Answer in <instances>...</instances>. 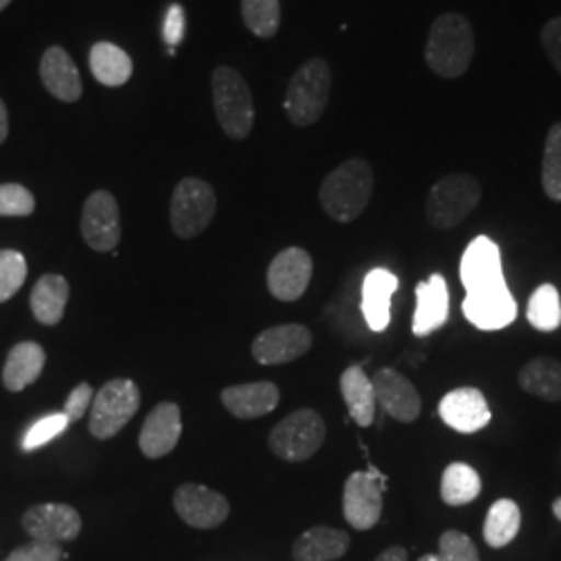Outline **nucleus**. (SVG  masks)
Wrapping results in <instances>:
<instances>
[{
  "mask_svg": "<svg viewBox=\"0 0 561 561\" xmlns=\"http://www.w3.org/2000/svg\"><path fill=\"white\" fill-rule=\"evenodd\" d=\"M522 389L545 401H561V362L541 356L528 362L518 375Z\"/></svg>",
  "mask_w": 561,
  "mask_h": 561,
  "instance_id": "29",
  "label": "nucleus"
},
{
  "mask_svg": "<svg viewBox=\"0 0 561 561\" xmlns=\"http://www.w3.org/2000/svg\"><path fill=\"white\" fill-rule=\"evenodd\" d=\"M185 36V11L181 4H171L162 21V38L169 48H178Z\"/></svg>",
  "mask_w": 561,
  "mask_h": 561,
  "instance_id": "41",
  "label": "nucleus"
},
{
  "mask_svg": "<svg viewBox=\"0 0 561 561\" xmlns=\"http://www.w3.org/2000/svg\"><path fill=\"white\" fill-rule=\"evenodd\" d=\"M94 400V389L90 382H80L65 401V416L69 419V422H78L83 419V414L88 412V408L92 405Z\"/></svg>",
  "mask_w": 561,
  "mask_h": 561,
  "instance_id": "40",
  "label": "nucleus"
},
{
  "mask_svg": "<svg viewBox=\"0 0 561 561\" xmlns=\"http://www.w3.org/2000/svg\"><path fill=\"white\" fill-rule=\"evenodd\" d=\"M327 439V426L321 414L308 408L285 416L271 431L268 447L285 461L310 460Z\"/></svg>",
  "mask_w": 561,
  "mask_h": 561,
  "instance_id": "7",
  "label": "nucleus"
},
{
  "mask_svg": "<svg viewBox=\"0 0 561 561\" xmlns=\"http://www.w3.org/2000/svg\"><path fill=\"white\" fill-rule=\"evenodd\" d=\"M181 410L173 401H162L148 416L141 426L138 445L141 454L150 460H159L169 456L181 439Z\"/></svg>",
  "mask_w": 561,
  "mask_h": 561,
  "instance_id": "16",
  "label": "nucleus"
},
{
  "mask_svg": "<svg viewBox=\"0 0 561 561\" xmlns=\"http://www.w3.org/2000/svg\"><path fill=\"white\" fill-rule=\"evenodd\" d=\"M520 524V507L516 505V502L500 500L491 505V510L486 514L484 528H482L484 541L493 549H502L516 539Z\"/></svg>",
  "mask_w": 561,
  "mask_h": 561,
  "instance_id": "31",
  "label": "nucleus"
},
{
  "mask_svg": "<svg viewBox=\"0 0 561 561\" xmlns=\"http://www.w3.org/2000/svg\"><path fill=\"white\" fill-rule=\"evenodd\" d=\"M482 482L479 472L461 461L445 468L442 477V500L447 505H468L481 495Z\"/></svg>",
  "mask_w": 561,
  "mask_h": 561,
  "instance_id": "30",
  "label": "nucleus"
},
{
  "mask_svg": "<svg viewBox=\"0 0 561 561\" xmlns=\"http://www.w3.org/2000/svg\"><path fill=\"white\" fill-rule=\"evenodd\" d=\"M439 416L449 428L470 435L491 422V410L481 389L460 387L439 401Z\"/></svg>",
  "mask_w": 561,
  "mask_h": 561,
  "instance_id": "18",
  "label": "nucleus"
},
{
  "mask_svg": "<svg viewBox=\"0 0 561 561\" xmlns=\"http://www.w3.org/2000/svg\"><path fill=\"white\" fill-rule=\"evenodd\" d=\"M541 180L547 198L561 202V123H556L547 134Z\"/></svg>",
  "mask_w": 561,
  "mask_h": 561,
  "instance_id": "34",
  "label": "nucleus"
},
{
  "mask_svg": "<svg viewBox=\"0 0 561 561\" xmlns=\"http://www.w3.org/2000/svg\"><path fill=\"white\" fill-rule=\"evenodd\" d=\"M375 561H408V551L403 547H389Z\"/></svg>",
  "mask_w": 561,
  "mask_h": 561,
  "instance_id": "43",
  "label": "nucleus"
},
{
  "mask_svg": "<svg viewBox=\"0 0 561 561\" xmlns=\"http://www.w3.org/2000/svg\"><path fill=\"white\" fill-rule=\"evenodd\" d=\"M241 15L259 38H273L280 25L279 0H241Z\"/></svg>",
  "mask_w": 561,
  "mask_h": 561,
  "instance_id": "33",
  "label": "nucleus"
},
{
  "mask_svg": "<svg viewBox=\"0 0 561 561\" xmlns=\"http://www.w3.org/2000/svg\"><path fill=\"white\" fill-rule=\"evenodd\" d=\"M69 424H71V422L65 416V412H57V414L44 416V419L34 422V424L27 428V433H25V437H23V449H25V451H34V449H38V447H44L46 443H50L53 439H57L59 435H62Z\"/></svg>",
  "mask_w": 561,
  "mask_h": 561,
  "instance_id": "36",
  "label": "nucleus"
},
{
  "mask_svg": "<svg viewBox=\"0 0 561 561\" xmlns=\"http://www.w3.org/2000/svg\"><path fill=\"white\" fill-rule=\"evenodd\" d=\"M460 279L466 294H479L505 285L502 254L495 241L481 236L466 248L460 262Z\"/></svg>",
  "mask_w": 561,
  "mask_h": 561,
  "instance_id": "14",
  "label": "nucleus"
},
{
  "mask_svg": "<svg viewBox=\"0 0 561 561\" xmlns=\"http://www.w3.org/2000/svg\"><path fill=\"white\" fill-rule=\"evenodd\" d=\"M217 196L208 181L185 178L171 196V227L181 240H192L213 222Z\"/></svg>",
  "mask_w": 561,
  "mask_h": 561,
  "instance_id": "8",
  "label": "nucleus"
},
{
  "mask_svg": "<svg viewBox=\"0 0 561 561\" xmlns=\"http://www.w3.org/2000/svg\"><path fill=\"white\" fill-rule=\"evenodd\" d=\"M279 387L271 381L233 385L221 393L222 405L241 421H254L271 414L279 405Z\"/></svg>",
  "mask_w": 561,
  "mask_h": 561,
  "instance_id": "20",
  "label": "nucleus"
},
{
  "mask_svg": "<svg viewBox=\"0 0 561 561\" xmlns=\"http://www.w3.org/2000/svg\"><path fill=\"white\" fill-rule=\"evenodd\" d=\"M341 396L347 403L350 416L360 426H370L377 412V396L373 379L364 373L362 366H350L340 379Z\"/></svg>",
  "mask_w": 561,
  "mask_h": 561,
  "instance_id": "26",
  "label": "nucleus"
},
{
  "mask_svg": "<svg viewBox=\"0 0 561 561\" xmlns=\"http://www.w3.org/2000/svg\"><path fill=\"white\" fill-rule=\"evenodd\" d=\"M551 510H553V516H556V518L561 522V497H558V500L553 502Z\"/></svg>",
  "mask_w": 561,
  "mask_h": 561,
  "instance_id": "45",
  "label": "nucleus"
},
{
  "mask_svg": "<svg viewBox=\"0 0 561 561\" xmlns=\"http://www.w3.org/2000/svg\"><path fill=\"white\" fill-rule=\"evenodd\" d=\"M541 41L547 57L553 62L558 73H561V15L542 27Z\"/></svg>",
  "mask_w": 561,
  "mask_h": 561,
  "instance_id": "42",
  "label": "nucleus"
},
{
  "mask_svg": "<svg viewBox=\"0 0 561 561\" xmlns=\"http://www.w3.org/2000/svg\"><path fill=\"white\" fill-rule=\"evenodd\" d=\"M377 403L400 422H414L421 416L422 401L416 387L396 368H381L373 377Z\"/></svg>",
  "mask_w": 561,
  "mask_h": 561,
  "instance_id": "17",
  "label": "nucleus"
},
{
  "mask_svg": "<svg viewBox=\"0 0 561 561\" xmlns=\"http://www.w3.org/2000/svg\"><path fill=\"white\" fill-rule=\"evenodd\" d=\"M312 347V333L304 324H277L252 343V356L264 366H277L298 360Z\"/></svg>",
  "mask_w": 561,
  "mask_h": 561,
  "instance_id": "15",
  "label": "nucleus"
},
{
  "mask_svg": "<svg viewBox=\"0 0 561 561\" xmlns=\"http://www.w3.org/2000/svg\"><path fill=\"white\" fill-rule=\"evenodd\" d=\"M44 364H46V352L42 350V345L34 343V341L18 343L9 352L4 368H2L4 387L13 393L23 391L32 382L38 381V377L44 370Z\"/></svg>",
  "mask_w": 561,
  "mask_h": 561,
  "instance_id": "25",
  "label": "nucleus"
},
{
  "mask_svg": "<svg viewBox=\"0 0 561 561\" xmlns=\"http://www.w3.org/2000/svg\"><path fill=\"white\" fill-rule=\"evenodd\" d=\"M175 512L192 528L210 530L229 518V502L219 491L198 482H185L173 495Z\"/></svg>",
  "mask_w": 561,
  "mask_h": 561,
  "instance_id": "11",
  "label": "nucleus"
},
{
  "mask_svg": "<svg viewBox=\"0 0 561 561\" xmlns=\"http://www.w3.org/2000/svg\"><path fill=\"white\" fill-rule=\"evenodd\" d=\"M11 4V0H0V11H4Z\"/></svg>",
  "mask_w": 561,
  "mask_h": 561,
  "instance_id": "47",
  "label": "nucleus"
},
{
  "mask_svg": "<svg viewBox=\"0 0 561 561\" xmlns=\"http://www.w3.org/2000/svg\"><path fill=\"white\" fill-rule=\"evenodd\" d=\"M62 560V549L60 545L53 542L32 541L27 545H21L15 551L9 553L4 561H60Z\"/></svg>",
  "mask_w": 561,
  "mask_h": 561,
  "instance_id": "39",
  "label": "nucleus"
},
{
  "mask_svg": "<svg viewBox=\"0 0 561 561\" xmlns=\"http://www.w3.org/2000/svg\"><path fill=\"white\" fill-rule=\"evenodd\" d=\"M331 67L324 59H310L294 73L285 94L287 117L298 127H310L324 115L331 96Z\"/></svg>",
  "mask_w": 561,
  "mask_h": 561,
  "instance_id": "3",
  "label": "nucleus"
},
{
  "mask_svg": "<svg viewBox=\"0 0 561 561\" xmlns=\"http://www.w3.org/2000/svg\"><path fill=\"white\" fill-rule=\"evenodd\" d=\"M439 561H481L472 539L460 530H447L439 539Z\"/></svg>",
  "mask_w": 561,
  "mask_h": 561,
  "instance_id": "38",
  "label": "nucleus"
},
{
  "mask_svg": "<svg viewBox=\"0 0 561 561\" xmlns=\"http://www.w3.org/2000/svg\"><path fill=\"white\" fill-rule=\"evenodd\" d=\"M23 528L32 541L60 542L73 541L81 533L80 512L67 503H41L25 512Z\"/></svg>",
  "mask_w": 561,
  "mask_h": 561,
  "instance_id": "12",
  "label": "nucleus"
},
{
  "mask_svg": "<svg viewBox=\"0 0 561 561\" xmlns=\"http://www.w3.org/2000/svg\"><path fill=\"white\" fill-rule=\"evenodd\" d=\"M69 301V283L60 275H44L32 289L30 306L36 321L55 327L62 321Z\"/></svg>",
  "mask_w": 561,
  "mask_h": 561,
  "instance_id": "27",
  "label": "nucleus"
},
{
  "mask_svg": "<svg viewBox=\"0 0 561 561\" xmlns=\"http://www.w3.org/2000/svg\"><path fill=\"white\" fill-rule=\"evenodd\" d=\"M449 319V289L439 273L431 275L416 287V312L412 321L414 335L424 337L442 329Z\"/></svg>",
  "mask_w": 561,
  "mask_h": 561,
  "instance_id": "22",
  "label": "nucleus"
},
{
  "mask_svg": "<svg viewBox=\"0 0 561 561\" xmlns=\"http://www.w3.org/2000/svg\"><path fill=\"white\" fill-rule=\"evenodd\" d=\"M36 210L34 194L20 183H0V217H30Z\"/></svg>",
  "mask_w": 561,
  "mask_h": 561,
  "instance_id": "37",
  "label": "nucleus"
},
{
  "mask_svg": "<svg viewBox=\"0 0 561 561\" xmlns=\"http://www.w3.org/2000/svg\"><path fill=\"white\" fill-rule=\"evenodd\" d=\"M526 319L537 331L551 333V331L560 329L561 300L560 291H558L556 285L542 283L533 291V296L528 300Z\"/></svg>",
  "mask_w": 561,
  "mask_h": 561,
  "instance_id": "32",
  "label": "nucleus"
},
{
  "mask_svg": "<svg viewBox=\"0 0 561 561\" xmlns=\"http://www.w3.org/2000/svg\"><path fill=\"white\" fill-rule=\"evenodd\" d=\"M382 482L377 472H354L343 486V516L356 530H370L381 520Z\"/></svg>",
  "mask_w": 561,
  "mask_h": 561,
  "instance_id": "10",
  "label": "nucleus"
},
{
  "mask_svg": "<svg viewBox=\"0 0 561 561\" xmlns=\"http://www.w3.org/2000/svg\"><path fill=\"white\" fill-rule=\"evenodd\" d=\"M81 236L94 252H111L121 241V213L115 196L99 190L83 204Z\"/></svg>",
  "mask_w": 561,
  "mask_h": 561,
  "instance_id": "9",
  "label": "nucleus"
},
{
  "mask_svg": "<svg viewBox=\"0 0 561 561\" xmlns=\"http://www.w3.org/2000/svg\"><path fill=\"white\" fill-rule=\"evenodd\" d=\"M474 57V32L460 13L439 15L431 25L424 59L433 73L443 80L461 78Z\"/></svg>",
  "mask_w": 561,
  "mask_h": 561,
  "instance_id": "1",
  "label": "nucleus"
},
{
  "mask_svg": "<svg viewBox=\"0 0 561 561\" xmlns=\"http://www.w3.org/2000/svg\"><path fill=\"white\" fill-rule=\"evenodd\" d=\"M461 310L468 322L482 331L505 329L507 324L516 321L518 314V306L507 285L479 294H466Z\"/></svg>",
  "mask_w": 561,
  "mask_h": 561,
  "instance_id": "19",
  "label": "nucleus"
},
{
  "mask_svg": "<svg viewBox=\"0 0 561 561\" xmlns=\"http://www.w3.org/2000/svg\"><path fill=\"white\" fill-rule=\"evenodd\" d=\"M27 277V262L18 250H0V304L11 300Z\"/></svg>",
  "mask_w": 561,
  "mask_h": 561,
  "instance_id": "35",
  "label": "nucleus"
},
{
  "mask_svg": "<svg viewBox=\"0 0 561 561\" xmlns=\"http://www.w3.org/2000/svg\"><path fill=\"white\" fill-rule=\"evenodd\" d=\"M350 549V535L331 528L314 526L301 533L300 539L294 542L291 556L296 561H335L341 560Z\"/></svg>",
  "mask_w": 561,
  "mask_h": 561,
  "instance_id": "24",
  "label": "nucleus"
},
{
  "mask_svg": "<svg viewBox=\"0 0 561 561\" xmlns=\"http://www.w3.org/2000/svg\"><path fill=\"white\" fill-rule=\"evenodd\" d=\"M140 401V389L136 382L129 379L104 382L90 405V433L101 442L113 439L138 414Z\"/></svg>",
  "mask_w": 561,
  "mask_h": 561,
  "instance_id": "6",
  "label": "nucleus"
},
{
  "mask_svg": "<svg viewBox=\"0 0 561 561\" xmlns=\"http://www.w3.org/2000/svg\"><path fill=\"white\" fill-rule=\"evenodd\" d=\"M44 88L60 102H78L83 94L80 71L69 53L60 46H50L41 60Z\"/></svg>",
  "mask_w": 561,
  "mask_h": 561,
  "instance_id": "23",
  "label": "nucleus"
},
{
  "mask_svg": "<svg viewBox=\"0 0 561 561\" xmlns=\"http://www.w3.org/2000/svg\"><path fill=\"white\" fill-rule=\"evenodd\" d=\"M419 561H439V556H435V553H428V556H422Z\"/></svg>",
  "mask_w": 561,
  "mask_h": 561,
  "instance_id": "46",
  "label": "nucleus"
},
{
  "mask_svg": "<svg viewBox=\"0 0 561 561\" xmlns=\"http://www.w3.org/2000/svg\"><path fill=\"white\" fill-rule=\"evenodd\" d=\"M7 136H9V113L4 102L0 101V144L7 140Z\"/></svg>",
  "mask_w": 561,
  "mask_h": 561,
  "instance_id": "44",
  "label": "nucleus"
},
{
  "mask_svg": "<svg viewBox=\"0 0 561 561\" xmlns=\"http://www.w3.org/2000/svg\"><path fill=\"white\" fill-rule=\"evenodd\" d=\"M375 175L364 159H350L333 169L321 185L322 210L337 222H352L373 198Z\"/></svg>",
  "mask_w": 561,
  "mask_h": 561,
  "instance_id": "2",
  "label": "nucleus"
},
{
  "mask_svg": "<svg viewBox=\"0 0 561 561\" xmlns=\"http://www.w3.org/2000/svg\"><path fill=\"white\" fill-rule=\"evenodd\" d=\"M400 280L387 268H373L362 283V314L370 331L381 333L391 322V298Z\"/></svg>",
  "mask_w": 561,
  "mask_h": 561,
  "instance_id": "21",
  "label": "nucleus"
},
{
  "mask_svg": "<svg viewBox=\"0 0 561 561\" xmlns=\"http://www.w3.org/2000/svg\"><path fill=\"white\" fill-rule=\"evenodd\" d=\"M481 183L468 173H454L437 181L426 198V219L435 229L458 227L481 202Z\"/></svg>",
  "mask_w": 561,
  "mask_h": 561,
  "instance_id": "5",
  "label": "nucleus"
},
{
  "mask_svg": "<svg viewBox=\"0 0 561 561\" xmlns=\"http://www.w3.org/2000/svg\"><path fill=\"white\" fill-rule=\"evenodd\" d=\"M312 259L304 248H285L266 273V285L273 298L279 301L300 300L312 279Z\"/></svg>",
  "mask_w": 561,
  "mask_h": 561,
  "instance_id": "13",
  "label": "nucleus"
},
{
  "mask_svg": "<svg viewBox=\"0 0 561 561\" xmlns=\"http://www.w3.org/2000/svg\"><path fill=\"white\" fill-rule=\"evenodd\" d=\"M90 69H92V76L102 85L119 88L131 78L134 62L119 46L111 42H99L90 50Z\"/></svg>",
  "mask_w": 561,
  "mask_h": 561,
  "instance_id": "28",
  "label": "nucleus"
},
{
  "mask_svg": "<svg viewBox=\"0 0 561 561\" xmlns=\"http://www.w3.org/2000/svg\"><path fill=\"white\" fill-rule=\"evenodd\" d=\"M213 102L222 131L233 140H245L254 127V99L245 80L233 67L213 71Z\"/></svg>",
  "mask_w": 561,
  "mask_h": 561,
  "instance_id": "4",
  "label": "nucleus"
}]
</instances>
